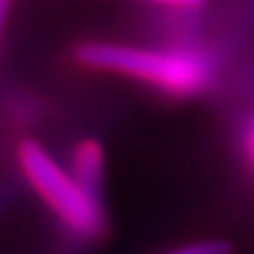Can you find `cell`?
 <instances>
[{"instance_id": "1", "label": "cell", "mask_w": 254, "mask_h": 254, "mask_svg": "<svg viewBox=\"0 0 254 254\" xmlns=\"http://www.w3.org/2000/svg\"><path fill=\"white\" fill-rule=\"evenodd\" d=\"M86 66L128 74L172 94H194L212 78V62L198 50H152L124 44L92 42L78 48Z\"/></svg>"}, {"instance_id": "2", "label": "cell", "mask_w": 254, "mask_h": 254, "mask_svg": "<svg viewBox=\"0 0 254 254\" xmlns=\"http://www.w3.org/2000/svg\"><path fill=\"white\" fill-rule=\"evenodd\" d=\"M20 164L30 184L72 230L84 236L98 234L104 222L98 198L80 186L72 172L62 170L40 144L30 140L20 146Z\"/></svg>"}, {"instance_id": "3", "label": "cell", "mask_w": 254, "mask_h": 254, "mask_svg": "<svg viewBox=\"0 0 254 254\" xmlns=\"http://www.w3.org/2000/svg\"><path fill=\"white\" fill-rule=\"evenodd\" d=\"M72 176L92 196L98 194V186L102 178V152L96 142L86 140L76 148L72 156Z\"/></svg>"}, {"instance_id": "4", "label": "cell", "mask_w": 254, "mask_h": 254, "mask_svg": "<svg viewBox=\"0 0 254 254\" xmlns=\"http://www.w3.org/2000/svg\"><path fill=\"white\" fill-rule=\"evenodd\" d=\"M230 248L222 240H202V242H192L184 244L174 250H168L164 254H228Z\"/></svg>"}, {"instance_id": "5", "label": "cell", "mask_w": 254, "mask_h": 254, "mask_svg": "<svg viewBox=\"0 0 254 254\" xmlns=\"http://www.w3.org/2000/svg\"><path fill=\"white\" fill-rule=\"evenodd\" d=\"M154 2H162V4H172V6H180V8H194V6L202 4L204 0H154Z\"/></svg>"}, {"instance_id": "6", "label": "cell", "mask_w": 254, "mask_h": 254, "mask_svg": "<svg viewBox=\"0 0 254 254\" xmlns=\"http://www.w3.org/2000/svg\"><path fill=\"white\" fill-rule=\"evenodd\" d=\"M6 12H8V0H0V38H2L4 22H6Z\"/></svg>"}, {"instance_id": "7", "label": "cell", "mask_w": 254, "mask_h": 254, "mask_svg": "<svg viewBox=\"0 0 254 254\" xmlns=\"http://www.w3.org/2000/svg\"><path fill=\"white\" fill-rule=\"evenodd\" d=\"M246 150H248V156H250V160H252V164H254V130H250V134H248Z\"/></svg>"}, {"instance_id": "8", "label": "cell", "mask_w": 254, "mask_h": 254, "mask_svg": "<svg viewBox=\"0 0 254 254\" xmlns=\"http://www.w3.org/2000/svg\"><path fill=\"white\" fill-rule=\"evenodd\" d=\"M252 130H254V126H252Z\"/></svg>"}]
</instances>
